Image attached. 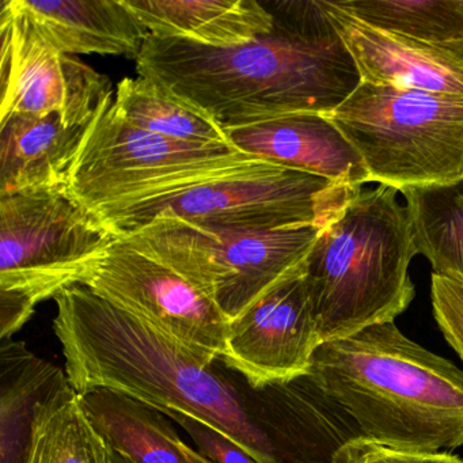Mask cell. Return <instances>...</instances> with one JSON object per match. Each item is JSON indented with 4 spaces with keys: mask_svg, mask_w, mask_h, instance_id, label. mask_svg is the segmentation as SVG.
<instances>
[{
    "mask_svg": "<svg viewBox=\"0 0 463 463\" xmlns=\"http://www.w3.org/2000/svg\"><path fill=\"white\" fill-rule=\"evenodd\" d=\"M264 5L273 15L272 31L237 47L150 34L137 59V74L196 105L223 128L337 109L362 75L322 0Z\"/></svg>",
    "mask_w": 463,
    "mask_h": 463,
    "instance_id": "cell-1",
    "label": "cell"
},
{
    "mask_svg": "<svg viewBox=\"0 0 463 463\" xmlns=\"http://www.w3.org/2000/svg\"><path fill=\"white\" fill-rule=\"evenodd\" d=\"M55 302L53 332L78 394L107 389L164 414L178 411L218 430L257 463H276L221 360L203 362L83 284L64 289Z\"/></svg>",
    "mask_w": 463,
    "mask_h": 463,
    "instance_id": "cell-2",
    "label": "cell"
},
{
    "mask_svg": "<svg viewBox=\"0 0 463 463\" xmlns=\"http://www.w3.org/2000/svg\"><path fill=\"white\" fill-rule=\"evenodd\" d=\"M307 375L368 440L422 452L463 446V371L394 321L322 343Z\"/></svg>",
    "mask_w": 463,
    "mask_h": 463,
    "instance_id": "cell-3",
    "label": "cell"
},
{
    "mask_svg": "<svg viewBox=\"0 0 463 463\" xmlns=\"http://www.w3.org/2000/svg\"><path fill=\"white\" fill-rule=\"evenodd\" d=\"M397 189L360 191L322 227L305 264L322 343L394 321L411 305L409 265L419 253Z\"/></svg>",
    "mask_w": 463,
    "mask_h": 463,
    "instance_id": "cell-4",
    "label": "cell"
},
{
    "mask_svg": "<svg viewBox=\"0 0 463 463\" xmlns=\"http://www.w3.org/2000/svg\"><path fill=\"white\" fill-rule=\"evenodd\" d=\"M118 240L69 185L0 196V337L82 281Z\"/></svg>",
    "mask_w": 463,
    "mask_h": 463,
    "instance_id": "cell-5",
    "label": "cell"
},
{
    "mask_svg": "<svg viewBox=\"0 0 463 463\" xmlns=\"http://www.w3.org/2000/svg\"><path fill=\"white\" fill-rule=\"evenodd\" d=\"M259 161L234 146L194 145L143 131L120 115L112 91L85 128L69 188L101 218Z\"/></svg>",
    "mask_w": 463,
    "mask_h": 463,
    "instance_id": "cell-6",
    "label": "cell"
},
{
    "mask_svg": "<svg viewBox=\"0 0 463 463\" xmlns=\"http://www.w3.org/2000/svg\"><path fill=\"white\" fill-rule=\"evenodd\" d=\"M327 118L371 183L398 192L463 178V99L362 80Z\"/></svg>",
    "mask_w": 463,
    "mask_h": 463,
    "instance_id": "cell-7",
    "label": "cell"
},
{
    "mask_svg": "<svg viewBox=\"0 0 463 463\" xmlns=\"http://www.w3.org/2000/svg\"><path fill=\"white\" fill-rule=\"evenodd\" d=\"M362 188L259 161L192 188L101 216L118 238L159 218L213 232H270L329 223Z\"/></svg>",
    "mask_w": 463,
    "mask_h": 463,
    "instance_id": "cell-8",
    "label": "cell"
},
{
    "mask_svg": "<svg viewBox=\"0 0 463 463\" xmlns=\"http://www.w3.org/2000/svg\"><path fill=\"white\" fill-rule=\"evenodd\" d=\"M322 227L213 232L159 218L120 240L183 276L232 322L303 264Z\"/></svg>",
    "mask_w": 463,
    "mask_h": 463,
    "instance_id": "cell-9",
    "label": "cell"
},
{
    "mask_svg": "<svg viewBox=\"0 0 463 463\" xmlns=\"http://www.w3.org/2000/svg\"><path fill=\"white\" fill-rule=\"evenodd\" d=\"M80 284L203 362H218L226 352L230 322L221 310L183 276L120 238Z\"/></svg>",
    "mask_w": 463,
    "mask_h": 463,
    "instance_id": "cell-10",
    "label": "cell"
},
{
    "mask_svg": "<svg viewBox=\"0 0 463 463\" xmlns=\"http://www.w3.org/2000/svg\"><path fill=\"white\" fill-rule=\"evenodd\" d=\"M0 33V120L58 113L69 126L88 127L112 93L109 78L48 44L13 0L4 2Z\"/></svg>",
    "mask_w": 463,
    "mask_h": 463,
    "instance_id": "cell-11",
    "label": "cell"
},
{
    "mask_svg": "<svg viewBox=\"0 0 463 463\" xmlns=\"http://www.w3.org/2000/svg\"><path fill=\"white\" fill-rule=\"evenodd\" d=\"M303 264L230 322L221 362L253 389L307 375L322 344Z\"/></svg>",
    "mask_w": 463,
    "mask_h": 463,
    "instance_id": "cell-12",
    "label": "cell"
},
{
    "mask_svg": "<svg viewBox=\"0 0 463 463\" xmlns=\"http://www.w3.org/2000/svg\"><path fill=\"white\" fill-rule=\"evenodd\" d=\"M246 411L272 446L276 463H335L363 438L356 422L308 375L253 389L232 371Z\"/></svg>",
    "mask_w": 463,
    "mask_h": 463,
    "instance_id": "cell-13",
    "label": "cell"
},
{
    "mask_svg": "<svg viewBox=\"0 0 463 463\" xmlns=\"http://www.w3.org/2000/svg\"><path fill=\"white\" fill-rule=\"evenodd\" d=\"M325 10L354 56L362 80L463 99V39L422 43L384 33L322 0Z\"/></svg>",
    "mask_w": 463,
    "mask_h": 463,
    "instance_id": "cell-14",
    "label": "cell"
},
{
    "mask_svg": "<svg viewBox=\"0 0 463 463\" xmlns=\"http://www.w3.org/2000/svg\"><path fill=\"white\" fill-rule=\"evenodd\" d=\"M224 131L230 145L261 161L354 188L371 183L354 146L322 113H289Z\"/></svg>",
    "mask_w": 463,
    "mask_h": 463,
    "instance_id": "cell-15",
    "label": "cell"
},
{
    "mask_svg": "<svg viewBox=\"0 0 463 463\" xmlns=\"http://www.w3.org/2000/svg\"><path fill=\"white\" fill-rule=\"evenodd\" d=\"M40 36L66 55L137 59L150 32L124 0H13Z\"/></svg>",
    "mask_w": 463,
    "mask_h": 463,
    "instance_id": "cell-16",
    "label": "cell"
},
{
    "mask_svg": "<svg viewBox=\"0 0 463 463\" xmlns=\"http://www.w3.org/2000/svg\"><path fill=\"white\" fill-rule=\"evenodd\" d=\"M85 128L58 113L0 120V196L69 185Z\"/></svg>",
    "mask_w": 463,
    "mask_h": 463,
    "instance_id": "cell-17",
    "label": "cell"
},
{
    "mask_svg": "<svg viewBox=\"0 0 463 463\" xmlns=\"http://www.w3.org/2000/svg\"><path fill=\"white\" fill-rule=\"evenodd\" d=\"M161 39L186 40L213 48L246 44L273 28V15L257 0H124Z\"/></svg>",
    "mask_w": 463,
    "mask_h": 463,
    "instance_id": "cell-18",
    "label": "cell"
},
{
    "mask_svg": "<svg viewBox=\"0 0 463 463\" xmlns=\"http://www.w3.org/2000/svg\"><path fill=\"white\" fill-rule=\"evenodd\" d=\"M67 375L23 341L0 346V463H23L37 403Z\"/></svg>",
    "mask_w": 463,
    "mask_h": 463,
    "instance_id": "cell-19",
    "label": "cell"
},
{
    "mask_svg": "<svg viewBox=\"0 0 463 463\" xmlns=\"http://www.w3.org/2000/svg\"><path fill=\"white\" fill-rule=\"evenodd\" d=\"M80 397L113 451L134 463H188L178 446L181 438L173 420L158 409L107 389Z\"/></svg>",
    "mask_w": 463,
    "mask_h": 463,
    "instance_id": "cell-20",
    "label": "cell"
},
{
    "mask_svg": "<svg viewBox=\"0 0 463 463\" xmlns=\"http://www.w3.org/2000/svg\"><path fill=\"white\" fill-rule=\"evenodd\" d=\"M23 463H116L69 379L37 403Z\"/></svg>",
    "mask_w": 463,
    "mask_h": 463,
    "instance_id": "cell-21",
    "label": "cell"
},
{
    "mask_svg": "<svg viewBox=\"0 0 463 463\" xmlns=\"http://www.w3.org/2000/svg\"><path fill=\"white\" fill-rule=\"evenodd\" d=\"M120 115L137 128L178 142L232 146L221 124L148 78H126L115 96Z\"/></svg>",
    "mask_w": 463,
    "mask_h": 463,
    "instance_id": "cell-22",
    "label": "cell"
},
{
    "mask_svg": "<svg viewBox=\"0 0 463 463\" xmlns=\"http://www.w3.org/2000/svg\"><path fill=\"white\" fill-rule=\"evenodd\" d=\"M401 194L419 253L430 260L435 275L463 283V178Z\"/></svg>",
    "mask_w": 463,
    "mask_h": 463,
    "instance_id": "cell-23",
    "label": "cell"
},
{
    "mask_svg": "<svg viewBox=\"0 0 463 463\" xmlns=\"http://www.w3.org/2000/svg\"><path fill=\"white\" fill-rule=\"evenodd\" d=\"M340 9L384 33L422 43L463 39V0H335Z\"/></svg>",
    "mask_w": 463,
    "mask_h": 463,
    "instance_id": "cell-24",
    "label": "cell"
},
{
    "mask_svg": "<svg viewBox=\"0 0 463 463\" xmlns=\"http://www.w3.org/2000/svg\"><path fill=\"white\" fill-rule=\"evenodd\" d=\"M430 299L444 338L463 362V283L432 273Z\"/></svg>",
    "mask_w": 463,
    "mask_h": 463,
    "instance_id": "cell-25",
    "label": "cell"
},
{
    "mask_svg": "<svg viewBox=\"0 0 463 463\" xmlns=\"http://www.w3.org/2000/svg\"><path fill=\"white\" fill-rule=\"evenodd\" d=\"M335 463H463V460L449 452L392 449L365 438H357L338 449Z\"/></svg>",
    "mask_w": 463,
    "mask_h": 463,
    "instance_id": "cell-26",
    "label": "cell"
},
{
    "mask_svg": "<svg viewBox=\"0 0 463 463\" xmlns=\"http://www.w3.org/2000/svg\"><path fill=\"white\" fill-rule=\"evenodd\" d=\"M173 421L177 422L191 436L197 446V451L213 463H257L248 452L238 444L222 435L213 428L208 427L199 420L191 419L178 411L166 413Z\"/></svg>",
    "mask_w": 463,
    "mask_h": 463,
    "instance_id": "cell-27",
    "label": "cell"
},
{
    "mask_svg": "<svg viewBox=\"0 0 463 463\" xmlns=\"http://www.w3.org/2000/svg\"><path fill=\"white\" fill-rule=\"evenodd\" d=\"M178 446H180V449L183 451L184 457L188 460V463H213L210 459H207V458L203 457L199 451L192 449V447L189 446V444H186L183 439L178 441Z\"/></svg>",
    "mask_w": 463,
    "mask_h": 463,
    "instance_id": "cell-28",
    "label": "cell"
},
{
    "mask_svg": "<svg viewBox=\"0 0 463 463\" xmlns=\"http://www.w3.org/2000/svg\"><path fill=\"white\" fill-rule=\"evenodd\" d=\"M115 459L116 463H134L131 459H128V458L124 457V455L118 454V452L115 451Z\"/></svg>",
    "mask_w": 463,
    "mask_h": 463,
    "instance_id": "cell-29",
    "label": "cell"
}]
</instances>
